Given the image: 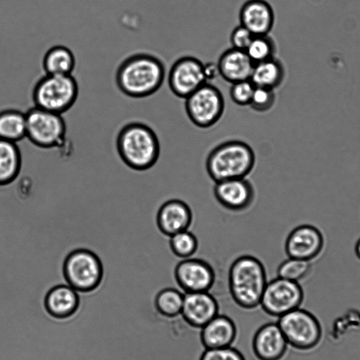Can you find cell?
I'll list each match as a JSON object with an SVG mask.
<instances>
[{
    "label": "cell",
    "mask_w": 360,
    "mask_h": 360,
    "mask_svg": "<svg viewBox=\"0 0 360 360\" xmlns=\"http://www.w3.org/2000/svg\"><path fill=\"white\" fill-rule=\"evenodd\" d=\"M288 347L277 322L261 326L252 340V349L258 360H282Z\"/></svg>",
    "instance_id": "obj_16"
},
{
    "label": "cell",
    "mask_w": 360,
    "mask_h": 360,
    "mask_svg": "<svg viewBox=\"0 0 360 360\" xmlns=\"http://www.w3.org/2000/svg\"><path fill=\"white\" fill-rule=\"evenodd\" d=\"M44 305L46 312L53 318H70L77 312L79 306L78 292L68 284L55 285L46 292Z\"/></svg>",
    "instance_id": "obj_20"
},
{
    "label": "cell",
    "mask_w": 360,
    "mask_h": 360,
    "mask_svg": "<svg viewBox=\"0 0 360 360\" xmlns=\"http://www.w3.org/2000/svg\"><path fill=\"white\" fill-rule=\"evenodd\" d=\"M275 51V43L268 34L254 36L245 50L255 64L274 57Z\"/></svg>",
    "instance_id": "obj_29"
},
{
    "label": "cell",
    "mask_w": 360,
    "mask_h": 360,
    "mask_svg": "<svg viewBox=\"0 0 360 360\" xmlns=\"http://www.w3.org/2000/svg\"><path fill=\"white\" fill-rule=\"evenodd\" d=\"M324 245L323 235L317 227L301 224L288 235L285 251L288 257L312 262L321 254Z\"/></svg>",
    "instance_id": "obj_13"
},
{
    "label": "cell",
    "mask_w": 360,
    "mask_h": 360,
    "mask_svg": "<svg viewBox=\"0 0 360 360\" xmlns=\"http://www.w3.org/2000/svg\"><path fill=\"white\" fill-rule=\"evenodd\" d=\"M312 262L288 257L277 269V277L300 283L311 274Z\"/></svg>",
    "instance_id": "obj_27"
},
{
    "label": "cell",
    "mask_w": 360,
    "mask_h": 360,
    "mask_svg": "<svg viewBox=\"0 0 360 360\" xmlns=\"http://www.w3.org/2000/svg\"><path fill=\"white\" fill-rule=\"evenodd\" d=\"M236 337L235 322L224 314H217L200 328V339L205 349L231 347Z\"/></svg>",
    "instance_id": "obj_19"
},
{
    "label": "cell",
    "mask_w": 360,
    "mask_h": 360,
    "mask_svg": "<svg viewBox=\"0 0 360 360\" xmlns=\"http://www.w3.org/2000/svg\"><path fill=\"white\" fill-rule=\"evenodd\" d=\"M217 64L219 76L231 84L250 79L255 65L245 51L234 48L223 52Z\"/></svg>",
    "instance_id": "obj_21"
},
{
    "label": "cell",
    "mask_w": 360,
    "mask_h": 360,
    "mask_svg": "<svg viewBox=\"0 0 360 360\" xmlns=\"http://www.w3.org/2000/svg\"><path fill=\"white\" fill-rule=\"evenodd\" d=\"M285 77L282 63L275 57L255 63L250 80L257 87L275 89Z\"/></svg>",
    "instance_id": "obj_24"
},
{
    "label": "cell",
    "mask_w": 360,
    "mask_h": 360,
    "mask_svg": "<svg viewBox=\"0 0 360 360\" xmlns=\"http://www.w3.org/2000/svg\"><path fill=\"white\" fill-rule=\"evenodd\" d=\"M304 297L300 283L277 277L267 282L259 306L266 314L279 318L301 307Z\"/></svg>",
    "instance_id": "obj_10"
},
{
    "label": "cell",
    "mask_w": 360,
    "mask_h": 360,
    "mask_svg": "<svg viewBox=\"0 0 360 360\" xmlns=\"http://www.w3.org/2000/svg\"><path fill=\"white\" fill-rule=\"evenodd\" d=\"M174 278L184 293L210 292L214 285L216 273L207 261L190 257L176 264Z\"/></svg>",
    "instance_id": "obj_11"
},
{
    "label": "cell",
    "mask_w": 360,
    "mask_h": 360,
    "mask_svg": "<svg viewBox=\"0 0 360 360\" xmlns=\"http://www.w3.org/2000/svg\"><path fill=\"white\" fill-rule=\"evenodd\" d=\"M165 78L162 60L147 53H136L121 61L117 68L115 81L125 96L143 98L157 92Z\"/></svg>",
    "instance_id": "obj_1"
},
{
    "label": "cell",
    "mask_w": 360,
    "mask_h": 360,
    "mask_svg": "<svg viewBox=\"0 0 360 360\" xmlns=\"http://www.w3.org/2000/svg\"><path fill=\"white\" fill-rule=\"evenodd\" d=\"M167 81L171 91L185 99L207 82L203 63L193 56H182L171 66Z\"/></svg>",
    "instance_id": "obj_12"
},
{
    "label": "cell",
    "mask_w": 360,
    "mask_h": 360,
    "mask_svg": "<svg viewBox=\"0 0 360 360\" xmlns=\"http://www.w3.org/2000/svg\"><path fill=\"white\" fill-rule=\"evenodd\" d=\"M42 68L47 75H72L76 65L74 53L68 46L56 44L50 47L44 54Z\"/></svg>",
    "instance_id": "obj_22"
},
{
    "label": "cell",
    "mask_w": 360,
    "mask_h": 360,
    "mask_svg": "<svg viewBox=\"0 0 360 360\" xmlns=\"http://www.w3.org/2000/svg\"><path fill=\"white\" fill-rule=\"evenodd\" d=\"M267 282L265 266L253 255H240L230 264L229 292L233 302L242 309H253L259 306Z\"/></svg>",
    "instance_id": "obj_3"
},
{
    "label": "cell",
    "mask_w": 360,
    "mask_h": 360,
    "mask_svg": "<svg viewBox=\"0 0 360 360\" xmlns=\"http://www.w3.org/2000/svg\"><path fill=\"white\" fill-rule=\"evenodd\" d=\"M193 219L191 207L180 199H169L158 208L155 222L159 231L167 237L188 230Z\"/></svg>",
    "instance_id": "obj_15"
},
{
    "label": "cell",
    "mask_w": 360,
    "mask_h": 360,
    "mask_svg": "<svg viewBox=\"0 0 360 360\" xmlns=\"http://www.w3.org/2000/svg\"><path fill=\"white\" fill-rule=\"evenodd\" d=\"M26 138L35 146L51 149L60 146L67 126L62 115L33 106L25 112Z\"/></svg>",
    "instance_id": "obj_8"
},
{
    "label": "cell",
    "mask_w": 360,
    "mask_h": 360,
    "mask_svg": "<svg viewBox=\"0 0 360 360\" xmlns=\"http://www.w3.org/2000/svg\"><path fill=\"white\" fill-rule=\"evenodd\" d=\"M184 293L179 290L169 287L165 288L155 295L154 307L162 316L173 319L181 315Z\"/></svg>",
    "instance_id": "obj_26"
},
{
    "label": "cell",
    "mask_w": 360,
    "mask_h": 360,
    "mask_svg": "<svg viewBox=\"0 0 360 360\" xmlns=\"http://www.w3.org/2000/svg\"><path fill=\"white\" fill-rule=\"evenodd\" d=\"M231 84L230 89L231 100L238 105H249L255 88L252 82L248 79Z\"/></svg>",
    "instance_id": "obj_31"
},
{
    "label": "cell",
    "mask_w": 360,
    "mask_h": 360,
    "mask_svg": "<svg viewBox=\"0 0 360 360\" xmlns=\"http://www.w3.org/2000/svg\"><path fill=\"white\" fill-rule=\"evenodd\" d=\"M117 152L129 168L143 172L152 168L160 155V144L154 130L139 121L124 124L115 141Z\"/></svg>",
    "instance_id": "obj_2"
},
{
    "label": "cell",
    "mask_w": 360,
    "mask_h": 360,
    "mask_svg": "<svg viewBox=\"0 0 360 360\" xmlns=\"http://www.w3.org/2000/svg\"><path fill=\"white\" fill-rule=\"evenodd\" d=\"M79 85L72 75H47L34 85L32 98L34 106L63 115L76 103Z\"/></svg>",
    "instance_id": "obj_5"
},
{
    "label": "cell",
    "mask_w": 360,
    "mask_h": 360,
    "mask_svg": "<svg viewBox=\"0 0 360 360\" xmlns=\"http://www.w3.org/2000/svg\"><path fill=\"white\" fill-rule=\"evenodd\" d=\"M22 167V155L16 143L0 139V186L13 183Z\"/></svg>",
    "instance_id": "obj_23"
},
{
    "label": "cell",
    "mask_w": 360,
    "mask_h": 360,
    "mask_svg": "<svg viewBox=\"0 0 360 360\" xmlns=\"http://www.w3.org/2000/svg\"><path fill=\"white\" fill-rule=\"evenodd\" d=\"M276 101L274 89L255 86L250 103V108L259 112L270 110Z\"/></svg>",
    "instance_id": "obj_30"
},
{
    "label": "cell",
    "mask_w": 360,
    "mask_h": 360,
    "mask_svg": "<svg viewBox=\"0 0 360 360\" xmlns=\"http://www.w3.org/2000/svg\"><path fill=\"white\" fill-rule=\"evenodd\" d=\"M278 319L277 323L290 347L300 352H309L320 344L322 326L311 312L299 307Z\"/></svg>",
    "instance_id": "obj_7"
},
{
    "label": "cell",
    "mask_w": 360,
    "mask_h": 360,
    "mask_svg": "<svg viewBox=\"0 0 360 360\" xmlns=\"http://www.w3.org/2000/svg\"><path fill=\"white\" fill-rule=\"evenodd\" d=\"M203 71L207 81L213 79L219 75L217 64L213 62L203 64Z\"/></svg>",
    "instance_id": "obj_34"
},
{
    "label": "cell",
    "mask_w": 360,
    "mask_h": 360,
    "mask_svg": "<svg viewBox=\"0 0 360 360\" xmlns=\"http://www.w3.org/2000/svg\"><path fill=\"white\" fill-rule=\"evenodd\" d=\"M219 314V304L210 292L184 293L181 316L191 327L202 328Z\"/></svg>",
    "instance_id": "obj_17"
},
{
    "label": "cell",
    "mask_w": 360,
    "mask_h": 360,
    "mask_svg": "<svg viewBox=\"0 0 360 360\" xmlns=\"http://www.w3.org/2000/svg\"><path fill=\"white\" fill-rule=\"evenodd\" d=\"M239 20L254 36L267 35L274 25V12L265 0H248L240 9Z\"/></svg>",
    "instance_id": "obj_18"
},
{
    "label": "cell",
    "mask_w": 360,
    "mask_h": 360,
    "mask_svg": "<svg viewBox=\"0 0 360 360\" xmlns=\"http://www.w3.org/2000/svg\"><path fill=\"white\" fill-rule=\"evenodd\" d=\"M63 275L70 287L79 292H90L98 288L104 275L101 259L87 248H77L65 257Z\"/></svg>",
    "instance_id": "obj_6"
},
{
    "label": "cell",
    "mask_w": 360,
    "mask_h": 360,
    "mask_svg": "<svg viewBox=\"0 0 360 360\" xmlns=\"http://www.w3.org/2000/svg\"><path fill=\"white\" fill-rule=\"evenodd\" d=\"M184 106L188 117L194 125L207 129L221 117L225 102L220 90L206 82L185 98Z\"/></svg>",
    "instance_id": "obj_9"
},
{
    "label": "cell",
    "mask_w": 360,
    "mask_h": 360,
    "mask_svg": "<svg viewBox=\"0 0 360 360\" xmlns=\"http://www.w3.org/2000/svg\"><path fill=\"white\" fill-rule=\"evenodd\" d=\"M199 360H246L243 354L232 346L207 349L202 353Z\"/></svg>",
    "instance_id": "obj_32"
},
{
    "label": "cell",
    "mask_w": 360,
    "mask_h": 360,
    "mask_svg": "<svg viewBox=\"0 0 360 360\" xmlns=\"http://www.w3.org/2000/svg\"><path fill=\"white\" fill-rule=\"evenodd\" d=\"M169 245L174 255L181 259L193 257L198 249V238L189 230L169 237Z\"/></svg>",
    "instance_id": "obj_28"
},
{
    "label": "cell",
    "mask_w": 360,
    "mask_h": 360,
    "mask_svg": "<svg viewBox=\"0 0 360 360\" xmlns=\"http://www.w3.org/2000/svg\"><path fill=\"white\" fill-rule=\"evenodd\" d=\"M213 194L222 207L232 212L248 210L255 199L254 186L247 178L214 183Z\"/></svg>",
    "instance_id": "obj_14"
},
{
    "label": "cell",
    "mask_w": 360,
    "mask_h": 360,
    "mask_svg": "<svg viewBox=\"0 0 360 360\" xmlns=\"http://www.w3.org/2000/svg\"><path fill=\"white\" fill-rule=\"evenodd\" d=\"M26 138V115L17 109L0 112V139L17 143Z\"/></svg>",
    "instance_id": "obj_25"
},
{
    "label": "cell",
    "mask_w": 360,
    "mask_h": 360,
    "mask_svg": "<svg viewBox=\"0 0 360 360\" xmlns=\"http://www.w3.org/2000/svg\"><path fill=\"white\" fill-rule=\"evenodd\" d=\"M255 164L252 148L245 141L232 139L217 145L210 151L205 160V169L209 177L217 183L247 178Z\"/></svg>",
    "instance_id": "obj_4"
},
{
    "label": "cell",
    "mask_w": 360,
    "mask_h": 360,
    "mask_svg": "<svg viewBox=\"0 0 360 360\" xmlns=\"http://www.w3.org/2000/svg\"><path fill=\"white\" fill-rule=\"evenodd\" d=\"M254 35L245 27L239 25L235 27L230 37L232 48L245 51Z\"/></svg>",
    "instance_id": "obj_33"
},
{
    "label": "cell",
    "mask_w": 360,
    "mask_h": 360,
    "mask_svg": "<svg viewBox=\"0 0 360 360\" xmlns=\"http://www.w3.org/2000/svg\"><path fill=\"white\" fill-rule=\"evenodd\" d=\"M355 255L360 261V238L357 240L354 248Z\"/></svg>",
    "instance_id": "obj_35"
}]
</instances>
